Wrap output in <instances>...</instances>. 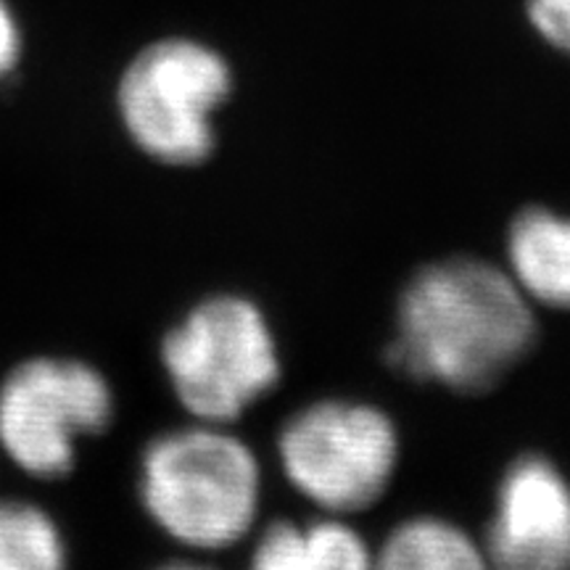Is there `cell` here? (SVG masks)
Segmentation results:
<instances>
[{
	"mask_svg": "<svg viewBox=\"0 0 570 570\" xmlns=\"http://www.w3.org/2000/svg\"><path fill=\"white\" fill-rule=\"evenodd\" d=\"M159 356L177 402L198 423H233L281 381L273 327L244 296L204 298L161 338Z\"/></svg>",
	"mask_w": 570,
	"mask_h": 570,
	"instance_id": "obj_3",
	"label": "cell"
},
{
	"mask_svg": "<svg viewBox=\"0 0 570 570\" xmlns=\"http://www.w3.org/2000/svg\"><path fill=\"white\" fill-rule=\"evenodd\" d=\"M67 566V541L40 504L0 499V570H59Z\"/></svg>",
	"mask_w": 570,
	"mask_h": 570,
	"instance_id": "obj_11",
	"label": "cell"
},
{
	"mask_svg": "<svg viewBox=\"0 0 570 570\" xmlns=\"http://www.w3.org/2000/svg\"><path fill=\"white\" fill-rule=\"evenodd\" d=\"M114 407L109 377L90 362L32 356L0 383V449L32 479H63L77 465V444L101 436Z\"/></svg>",
	"mask_w": 570,
	"mask_h": 570,
	"instance_id": "obj_5",
	"label": "cell"
},
{
	"mask_svg": "<svg viewBox=\"0 0 570 570\" xmlns=\"http://www.w3.org/2000/svg\"><path fill=\"white\" fill-rule=\"evenodd\" d=\"M233 92L223 53L190 38H164L127 63L117 114L127 138L164 167H196L214 154V117Z\"/></svg>",
	"mask_w": 570,
	"mask_h": 570,
	"instance_id": "obj_4",
	"label": "cell"
},
{
	"mask_svg": "<svg viewBox=\"0 0 570 570\" xmlns=\"http://www.w3.org/2000/svg\"><path fill=\"white\" fill-rule=\"evenodd\" d=\"M510 275L531 302L570 309V217L529 206L508 233Z\"/></svg>",
	"mask_w": 570,
	"mask_h": 570,
	"instance_id": "obj_8",
	"label": "cell"
},
{
	"mask_svg": "<svg viewBox=\"0 0 570 570\" xmlns=\"http://www.w3.org/2000/svg\"><path fill=\"white\" fill-rule=\"evenodd\" d=\"M537 333L531 298L510 269L452 256L404 285L389 362L415 381L483 394L525 360Z\"/></svg>",
	"mask_w": 570,
	"mask_h": 570,
	"instance_id": "obj_1",
	"label": "cell"
},
{
	"mask_svg": "<svg viewBox=\"0 0 570 570\" xmlns=\"http://www.w3.org/2000/svg\"><path fill=\"white\" fill-rule=\"evenodd\" d=\"M285 479L333 515L367 510L399 465V433L365 402H317L296 412L277 436Z\"/></svg>",
	"mask_w": 570,
	"mask_h": 570,
	"instance_id": "obj_6",
	"label": "cell"
},
{
	"mask_svg": "<svg viewBox=\"0 0 570 570\" xmlns=\"http://www.w3.org/2000/svg\"><path fill=\"white\" fill-rule=\"evenodd\" d=\"M370 562L367 541L338 518L306 525L277 520L252 554V566L259 570H365Z\"/></svg>",
	"mask_w": 570,
	"mask_h": 570,
	"instance_id": "obj_9",
	"label": "cell"
},
{
	"mask_svg": "<svg viewBox=\"0 0 570 570\" xmlns=\"http://www.w3.org/2000/svg\"><path fill=\"white\" fill-rule=\"evenodd\" d=\"M487 562L483 547L468 531L431 515L399 523L377 554V566L389 570H475Z\"/></svg>",
	"mask_w": 570,
	"mask_h": 570,
	"instance_id": "obj_10",
	"label": "cell"
},
{
	"mask_svg": "<svg viewBox=\"0 0 570 570\" xmlns=\"http://www.w3.org/2000/svg\"><path fill=\"white\" fill-rule=\"evenodd\" d=\"M525 13L541 40L570 56V0H529Z\"/></svg>",
	"mask_w": 570,
	"mask_h": 570,
	"instance_id": "obj_12",
	"label": "cell"
},
{
	"mask_svg": "<svg viewBox=\"0 0 570 570\" xmlns=\"http://www.w3.org/2000/svg\"><path fill=\"white\" fill-rule=\"evenodd\" d=\"M487 560L508 570L570 568V483L539 454L512 462L497 491Z\"/></svg>",
	"mask_w": 570,
	"mask_h": 570,
	"instance_id": "obj_7",
	"label": "cell"
},
{
	"mask_svg": "<svg viewBox=\"0 0 570 570\" xmlns=\"http://www.w3.org/2000/svg\"><path fill=\"white\" fill-rule=\"evenodd\" d=\"M21 59V30L11 6L0 0V82L19 67Z\"/></svg>",
	"mask_w": 570,
	"mask_h": 570,
	"instance_id": "obj_13",
	"label": "cell"
},
{
	"mask_svg": "<svg viewBox=\"0 0 570 570\" xmlns=\"http://www.w3.org/2000/svg\"><path fill=\"white\" fill-rule=\"evenodd\" d=\"M148 518L185 550L223 552L252 531L262 497L256 454L225 425L167 431L142 449L138 475Z\"/></svg>",
	"mask_w": 570,
	"mask_h": 570,
	"instance_id": "obj_2",
	"label": "cell"
}]
</instances>
